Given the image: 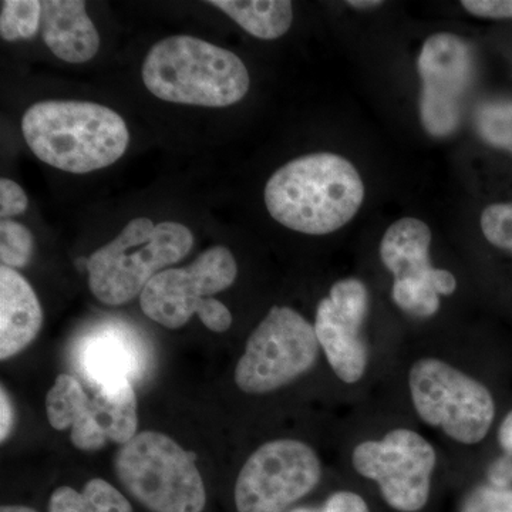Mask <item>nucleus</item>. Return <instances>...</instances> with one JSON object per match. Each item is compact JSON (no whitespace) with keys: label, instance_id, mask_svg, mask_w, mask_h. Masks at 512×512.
<instances>
[{"label":"nucleus","instance_id":"15","mask_svg":"<svg viewBox=\"0 0 512 512\" xmlns=\"http://www.w3.org/2000/svg\"><path fill=\"white\" fill-rule=\"evenodd\" d=\"M431 231L426 222L403 218L387 229L380 244V256L396 281L430 282L439 295H451L457 281L446 269L430 264Z\"/></svg>","mask_w":512,"mask_h":512},{"label":"nucleus","instance_id":"3","mask_svg":"<svg viewBox=\"0 0 512 512\" xmlns=\"http://www.w3.org/2000/svg\"><path fill=\"white\" fill-rule=\"evenodd\" d=\"M148 92L170 103L228 107L247 96L249 73L235 53L192 36L160 40L143 64Z\"/></svg>","mask_w":512,"mask_h":512},{"label":"nucleus","instance_id":"8","mask_svg":"<svg viewBox=\"0 0 512 512\" xmlns=\"http://www.w3.org/2000/svg\"><path fill=\"white\" fill-rule=\"evenodd\" d=\"M47 420L53 429H70L73 446L96 451L106 443H128L137 436V396L133 384L97 389L93 396L72 375L57 376L46 399Z\"/></svg>","mask_w":512,"mask_h":512},{"label":"nucleus","instance_id":"29","mask_svg":"<svg viewBox=\"0 0 512 512\" xmlns=\"http://www.w3.org/2000/svg\"><path fill=\"white\" fill-rule=\"evenodd\" d=\"M289 512H315L306 510V508H298ZM320 512H370L369 505L360 497L359 494L352 493V491H339L330 495L326 501L325 507Z\"/></svg>","mask_w":512,"mask_h":512},{"label":"nucleus","instance_id":"9","mask_svg":"<svg viewBox=\"0 0 512 512\" xmlns=\"http://www.w3.org/2000/svg\"><path fill=\"white\" fill-rule=\"evenodd\" d=\"M322 464L313 448L298 440H274L248 458L235 483L237 512H285L315 490Z\"/></svg>","mask_w":512,"mask_h":512},{"label":"nucleus","instance_id":"6","mask_svg":"<svg viewBox=\"0 0 512 512\" xmlns=\"http://www.w3.org/2000/svg\"><path fill=\"white\" fill-rule=\"evenodd\" d=\"M414 409L421 420L440 427L457 443H480L495 419L490 390L439 359H421L409 376Z\"/></svg>","mask_w":512,"mask_h":512},{"label":"nucleus","instance_id":"11","mask_svg":"<svg viewBox=\"0 0 512 512\" xmlns=\"http://www.w3.org/2000/svg\"><path fill=\"white\" fill-rule=\"evenodd\" d=\"M237 261L225 247L202 252L185 268L164 269L140 295L141 311L167 329H180L198 315L202 301L234 284Z\"/></svg>","mask_w":512,"mask_h":512},{"label":"nucleus","instance_id":"34","mask_svg":"<svg viewBox=\"0 0 512 512\" xmlns=\"http://www.w3.org/2000/svg\"><path fill=\"white\" fill-rule=\"evenodd\" d=\"M349 6L356 9H372L382 5V2H375V0H350Z\"/></svg>","mask_w":512,"mask_h":512},{"label":"nucleus","instance_id":"14","mask_svg":"<svg viewBox=\"0 0 512 512\" xmlns=\"http://www.w3.org/2000/svg\"><path fill=\"white\" fill-rule=\"evenodd\" d=\"M79 363L94 390L133 384L143 375L146 355L130 330L106 326L83 340Z\"/></svg>","mask_w":512,"mask_h":512},{"label":"nucleus","instance_id":"26","mask_svg":"<svg viewBox=\"0 0 512 512\" xmlns=\"http://www.w3.org/2000/svg\"><path fill=\"white\" fill-rule=\"evenodd\" d=\"M28 195L15 181L2 178L0 180V215L2 220L23 214L28 208Z\"/></svg>","mask_w":512,"mask_h":512},{"label":"nucleus","instance_id":"25","mask_svg":"<svg viewBox=\"0 0 512 512\" xmlns=\"http://www.w3.org/2000/svg\"><path fill=\"white\" fill-rule=\"evenodd\" d=\"M463 512H512V491L480 487L467 498Z\"/></svg>","mask_w":512,"mask_h":512},{"label":"nucleus","instance_id":"32","mask_svg":"<svg viewBox=\"0 0 512 512\" xmlns=\"http://www.w3.org/2000/svg\"><path fill=\"white\" fill-rule=\"evenodd\" d=\"M0 410H2V424H0V439L5 441L8 439L10 431L13 429V421H15V412H13L12 403L8 393L2 387V394H0Z\"/></svg>","mask_w":512,"mask_h":512},{"label":"nucleus","instance_id":"23","mask_svg":"<svg viewBox=\"0 0 512 512\" xmlns=\"http://www.w3.org/2000/svg\"><path fill=\"white\" fill-rule=\"evenodd\" d=\"M481 229L494 247L512 252V202L485 208L481 214Z\"/></svg>","mask_w":512,"mask_h":512},{"label":"nucleus","instance_id":"27","mask_svg":"<svg viewBox=\"0 0 512 512\" xmlns=\"http://www.w3.org/2000/svg\"><path fill=\"white\" fill-rule=\"evenodd\" d=\"M201 322L212 332H227L232 325V315L227 306L217 299L205 298L198 311Z\"/></svg>","mask_w":512,"mask_h":512},{"label":"nucleus","instance_id":"28","mask_svg":"<svg viewBox=\"0 0 512 512\" xmlns=\"http://www.w3.org/2000/svg\"><path fill=\"white\" fill-rule=\"evenodd\" d=\"M461 5L478 18L512 19V0H464Z\"/></svg>","mask_w":512,"mask_h":512},{"label":"nucleus","instance_id":"12","mask_svg":"<svg viewBox=\"0 0 512 512\" xmlns=\"http://www.w3.org/2000/svg\"><path fill=\"white\" fill-rule=\"evenodd\" d=\"M420 119L430 136L456 133L463 117L464 100L473 80L474 60L470 46L451 33H437L421 47Z\"/></svg>","mask_w":512,"mask_h":512},{"label":"nucleus","instance_id":"21","mask_svg":"<svg viewBox=\"0 0 512 512\" xmlns=\"http://www.w3.org/2000/svg\"><path fill=\"white\" fill-rule=\"evenodd\" d=\"M439 293L430 282L394 281L392 298L402 311L429 318L440 309Z\"/></svg>","mask_w":512,"mask_h":512},{"label":"nucleus","instance_id":"1","mask_svg":"<svg viewBox=\"0 0 512 512\" xmlns=\"http://www.w3.org/2000/svg\"><path fill=\"white\" fill-rule=\"evenodd\" d=\"M363 198L365 185L355 165L332 153L296 158L279 168L265 187L271 217L308 235L345 227L362 207Z\"/></svg>","mask_w":512,"mask_h":512},{"label":"nucleus","instance_id":"17","mask_svg":"<svg viewBox=\"0 0 512 512\" xmlns=\"http://www.w3.org/2000/svg\"><path fill=\"white\" fill-rule=\"evenodd\" d=\"M43 312L29 282L15 269L0 268V359L18 355L40 332Z\"/></svg>","mask_w":512,"mask_h":512},{"label":"nucleus","instance_id":"18","mask_svg":"<svg viewBox=\"0 0 512 512\" xmlns=\"http://www.w3.org/2000/svg\"><path fill=\"white\" fill-rule=\"evenodd\" d=\"M227 13L249 35L275 40L291 29L292 3L288 0H212L208 2Z\"/></svg>","mask_w":512,"mask_h":512},{"label":"nucleus","instance_id":"4","mask_svg":"<svg viewBox=\"0 0 512 512\" xmlns=\"http://www.w3.org/2000/svg\"><path fill=\"white\" fill-rule=\"evenodd\" d=\"M192 245V232L183 224L136 218L87 259L90 291L110 306L133 301L154 276L190 254Z\"/></svg>","mask_w":512,"mask_h":512},{"label":"nucleus","instance_id":"10","mask_svg":"<svg viewBox=\"0 0 512 512\" xmlns=\"http://www.w3.org/2000/svg\"><path fill=\"white\" fill-rule=\"evenodd\" d=\"M352 463L360 476L376 481L393 510L417 512L426 507L437 456L416 431L396 429L382 440L363 441L353 451Z\"/></svg>","mask_w":512,"mask_h":512},{"label":"nucleus","instance_id":"35","mask_svg":"<svg viewBox=\"0 0 512 512\" xmlns=\"http://www.w3.org/2000/svg\"><path fill=\"white\" fill-rule=\"evenodd\" d=\"M0 512H37L33 508L25 507V505H3Z\"/></svg>","mask_w":512,"mask_h":512},{"label":"nucleus","instance_id":"19","mask_svg":"<svg viewBox=\"0 0 512 512\" xmlns=\"http://www.w3.org/2000/svg\"><path fill=\"white\" fill-rule=\"evenodd\" d=\"M474 119L485 143L512 154V101H487L478 107Z\"/></svg>","mask_w":512,"mask_h":512},{"label":"nucleus","instance_id":"24","mask_svg":"<svg viewBox=\"0 0 512 512\" xmlns=\"http://www.w3.org/2000/svg\"><path fill=\"white\" fill-rule=\"evenodd\" d=\"M89 512H133L130 501L114 485L93 478L82 490Z\"/></svg>","mask_w":512,"mask_h":512},{"label":"nucleus","instance_id":"22","mask_svg":"<svg viewBox=\"0 0 512 512\" xmlns=\"http://www.w3.org/2000/svg\"><path fill=\"white\" fill-rule=\"evenodd\" d=\"M33 238L28 228L19 222L3 220L0 224V261L8 268H23L29 264Z\"/></svg>","mask_w":512,"mask_h":512},{"label":"nucleus","instance_id":"31","mask_svg":"<svg viewBox=\"0 0 512 512\" xmlns=\"http://www.w3.org/2000/svg\"><path fill=\"white\" fill-rule=\"evenodd\" d=\"M488 480L491 487L512 491V457L504 456L494 461L488 470Z\"/></svg>","mask_w":512,"mask_h":512},{"label":"nucleus","instance_id":"33","mask_svg":"<svg viewBox=\"0 0 512 512\" xmlns=\"http://www.w3.org/2000/svg\"><path fill=\"white\" fill-rule=\"evenodd\" d=\"M498 443L503 448L505 456L512 457V410L501 421L498 429Z\"/></svg>","mask_w":512,"mask_h":512},{"label":"nucleus","instance_id":"20","mask_svg":"<svg viewBox=\"0 0 512 512\" xmlns=\"http://www.w3.org/2000/svg\"><path fill=\"white\" fill-rule=\"evenodd\" d=\"M42 20V2L37 0H5L0 13V35L3 40L32 39Z\"/></svg>","mask_w":512,"mask_h":512},{"label":"nucleus","instance_id":"7","mask_svg":"<svg viewBox=\"0 0 512 512\" xmlns=\"http://www.w3.org/2000/svg\"><path fill=\"white\" fill-rule=\"evenodd\" d=\"M319 348L315 326L288 306H274L249 336L235 383L248 394L275 392L311 370Z\"/></svg>","mask_w":512,"mask_h":512},{"label":"nucleus","instance_id":"13","mask_svg":"<svg viewBox=\"0 0 512 512\" xmlns=\"http://www.w3.org/2000/svg\"><path fill=\"white\" fill-rule=\"evenodd\" d=\"M369 311V292L359 279H342L330 289L316 311L320 348L342 382L356 383L365 375L367 350L360 328Z\"/></svg>","mask_w":512,"mask_h":512},{"label":"nucleus","instance_id":"30","mask_svg":"<svg viewBox=\"0 0 512 512\" xmlns=\"http://www.w3.org/2000/svg\"><path fill=\"white\" fill-rule=\"evenodd\" d=\"M49 512H89L82 493L72 487L57 488L50 495Z\"/></svg>","mask_w":512,"mask_h":512},{"label":"nucleus","instance_id":"16","mask_svg":"<svg viewBox=\"0 0 512 512\" xmlns=\"http://www.w3.org/2000/svg\"><path fill=\"white\" fill-rule=\"evenodd\" d=\"M42 36L63 62L86 63L99 52V33L80 0L42 2Z\"/></svg>","mask_w":512,"mask_h":512},{"label":"nucleus","instance_id":"2","mask_svg":"<svg viewBox=\"0 0 512 512\" xmlns=\"http://www.w3.org/2000/svg\"><path fill=\"white\" fill-rule=\"evenodd\" d=\"M22 131L39 160L73 174L109 167L123 157L130 143L123 117L90 101L33 104L23 116Z\"/></svg>","mask_w":512,"mask_h":512},{"label":"nucleus","instance_id":"5","mask_svg":"<svg viewBox=\"0 0 512 512\" xmlns=\"http://www.w3.org/2000/svg\"><path fill=\"white\" fill-rule=\"evenodd\" d=\"M114 468L127 493L150 512H202L207 505L194 457L158 431L137 433L123 444Z\"/></svg>","mask_w":512,"mask_h":512}]
</instances>
